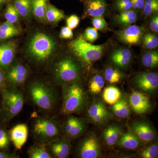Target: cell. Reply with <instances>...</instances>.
<instances>
[{
    "mask_svg": "<svg viewBox=\"0 0 158 158\" xmlns=\"http://www.w3.org/2000/svg\"><path fill=\"white\" fill-rule=\"evenodd\" d=\"M56 48V44L53 37L43 32H37L28 43L27 53L32 62L41 65L50 61Z\"/></svg>",
    "mask_w": 158,
    "mask_h": 158,
    "instance_id": "1",
    "label": "cell"
},
{
    "mask_svg": "<svg viewBox=\"0 0 158 158\" xmlns=\"http://www.w3.org/2000/svg\"><path fill=\"white\" fill-rule=\"evenodd\" d=\"M0 123L5 125L18 115L24 103L23 94L18 88L6 87L1 91Z\"/></svg>",
    "mask_w": 158,
    "mask_h": 158,
    "instance_id": "2",
    "label": "cell"
},
{
    "mask_svg": "<svg viewBox=\"0 0 158 158\" xmlns=\"http://www.w3.org/2000/svg\"><path fill=\"white\" fill-rule=\"evenodd\" d=\"M28 92L31 101L40 110L48 112L53 109L56 95L55 89L49 84L42 81H34L29 85Z\"/></svg>",
    "mask_w": 158,
    "mask_h": 158,
    "instance_id": "3",
    "label": "cell"
},
{
    "mask_svg": "<svg viewBox=\"0 0 158 158\" xmlns=\"http://www.w3.org/2000/svg\"><path fill=\"white\" fill-rule=\"evenodd\" d=\"M52 73L54 81L62 86L79 82L81 67L75 59L70 56H65L54 63Z\"/></svg>",
    "mask_w": 158,
    "mask_h": 158,
    "instance_id": "4",
    "label": "cell"
},
{
    "mask_svg": "<svg viewBox=\"0 0 158 158\" xmlns=\"http://www.w3.org/2000/svg\"><path fill=\"white\" fill-rule=\"evenodd\" d=\"M62 86V113L71 114L81 111L86 102V94L82 85L78 82Z\"/></svg>",
    "mask_w": 158,
    "mask_h": 158,
    "instance_id": "5",
    "label": "cell"
},
{
    "mask_svg": "<svg viewBox=\"0 0 158 158\" xmlns=\"http://www.w3.org/2000/svg\"><path fill=\"white\" fill-rule=\"evenodd\" d=\"M32 133L37 143L48 144L59 138L60 127L53 118L38 116L33 121Z\"/></svg>",
    "mask_w": 158,
    "mask_h": 158,
    "instance_id": "6",
    "label": "cell"
},
{
    "mask_svg": "<svg viewBox=\"0 0 158 158\" xmlns=\"http://www.w3.org/2000/svg\"><path fill=\"white\" fill-rule=\"evenodd\" d=\"M69 48L77 57L87 63L98 60L102 55L103 48L102 45H93L88 42L85 37L80 36L71 41Z\"/></svg>",
    "mask_w": 158,
    "mask_h": 158,
    "instance_id": "7",
    "label": "cell"
},
{
    "mask_svg": "<svg viewBox=\"0 0 158 158\" xmlns=\"http://www.w3.org/2000/svg\"><path fill=\"white\" fill-rule=\"evenodd\" d=\"M101 146L97 136L89 134L80 142L77 150L78 156L81 158H97L101 154Z\"/></svg>",
    "mask_w": 158,
    "mask_h": 158,
    "instance_id": "8",
    "label": "cell"
},
{
    "mask_svg": "<svg viewBox=\"0 0 158 158\" xmlns=\"http://www.w3.org/2000/svg\"><path fill=\"white\" fill-rule=\"evenodd\" d=\"M27 68L20 63L12 64L6 71V87L18 88L23 85L28 77Z\"/></svg>",
    "mask_w": 158,
    "mask_h": 158,
    "instance_id": "9",
    "label": "cell"
},
{
    "mask_svg": "<svg viewBox=\"0 0 158 158\" xmlns=\"http://www.w3.org/2000/svg\"><path fill=\"white\" fill-rule=\"evenodd\" d=\"M85 119L70 115L64 123L63 131L66 138L73 139L82 135L85 132Z\"/></svg>",
    "mask_w": 158,
    "mask_h": 158,
    "instance_id": "10",
    "label": "cell"
},
{
    "mask_svg": "<svg viewBox=\"0 0 158 158\" xmlns=\"http://www.w3.org/2000/svg\"><path fill=\"white\" fill-rule=\"evenodd\" d=\"M47 148L52 157L67 158L71 148V140L66 137H59L47 144Z\"/></svg>",
    "mask_w": 158,
    "mask_h": 158,
    "instance_id": "11",
    "label": "cell"
},
{
    "mask_svg": "<svg viewBox=\"0 0 158 158\" xmlns=\"http://www.w3.org/2000/svg\"><path fill=\"white\" fill-rule=\"evenodd\" d=\"M88 116L90 121L97 125L105 124L110 118V113L106 106L98 101L90 105L88 110Z\"/></svg>",
    "mask_w": 158,
    "mask_h": 158,
    "instance_id": "12",
    "label": "cell"
},
{
    "mask_svg": "<svg viewBox=\"0 0 158 158\" xmlns=\"http://www.w3.org/2000/svg\"><path fill=\"white\" fill-rule=\"evenodd\" d=\"M135 83L138 89L143 92H154L158 89V74L154 72L139 74L136 77Z\"/></svg>",
    "mask_w": 158,
    "mask_h": 158,
    "instance_id": "13",
    "label": "cell"
},
{
    "mask_svg": "<svg viewBox=\"0 0 158 158\" xmlns=\"http://www.w3.org/2000/svg\"><path fill=\"white\" fill-rule=\"evenodd\" d=\"M130 129L142 143L148 144L155 138L154 130L149 124L144 122L134 123L130 126Z\"/></svg>",
    "mask_w": 158,
    "mask_h": 158,
    "instance_id": "14",
    "label": "cell"
},
{
    "mask_svg": "<svg viewBox=\"0 0 158 158\" xmlns=\"http://www.w3.org/2000/svg\"><path fill=\"white\" fill-rule=\"evenodd\" d=\"M129 103L133 111L138 114L147 113L152 108L149 98L144 94L139 91H134L131 94Z\"/></svg>",
    "mask_w": 158,
    "mask_h": 158,
    "instance_id": "15",
    "label": "cell"
},
{
    "mask_svg": "<svg viewBox=\"0 0 158 158\" xmlns=\"http://www.w3.org/2000/svg\"><path fill=\"white\" fill-rule=\"evenodd\" d=\"M143 29L137 25H132L118 33V39L128 45L138 44L141 41L143 34Z\"/></svg>",
    "mask_w": 158,
    "mask_h": 158,
    "instance_id": "16",
    "label": "cell"
},
{
    "mask_svg": "<svg viewBox=\"0 0 158 158\" xmlns=\"http://www.w3.org/2000/svg\"><path fill=\"white\" fill-rule=\"evenodd\" d=\"M15 49L16 45L14 41H6L0 44V67L5 71L13 62Z\"/></svg>",
    "mask_w": 158,
    "mask_h": 158,
    "instance_id": "17",
    "label": "cell"
},
{
    "mask_svg": "<svg viewBox=\"0 0 158 158\" xmlns=\"http://www.w3.org/2000/svg\"><path fill=\"white\" fill-rule=\"evenodd\" d=\"M10 140L16 149L20 150L25 144L28 135V128L25 123L15 125L9 132Z\"/></svg>",
    "mask_w": 158,
    "mask_h": 158,
    "instance_id": "18",
    "label": "cell"
},
{
    "mask_svg": "<svg viewBox=\"0 0 158 158\" xmlns=\"http://www.w3.org/2000/svg\"><path fill=\"white\" fill-rule=\"evenodd\" d=\"M123 133L122 130L118 126L114 124L109 126L102 134L105 144L109 147L116 145Z\"/></svg>",
    "mask_w": 158,
    "mask_h": 158,
    "instance_id": "19",
    "label": "cell"
},
{
    "mask_svg": "<svg viewBox=\"0 0 158 158\" xmlns=\"http://www.w3.org/2000/svg\"><path fill=\"white\" fill-rule=\"evenodd\" d=\"M142 143L131 131L123 133L117 144L119 147L125 149L135 150L139 148Z\"/></svg>",
    "mask_w": 158,
    "mask_h": 158,
    "instance_id": "20",
    "label": "cell"
},
{
    "mask_svg": "<svg viewBox=\"0 0 158 158\" xmlns=\"http://www.w3.org/2000/svg\"><path fill=\"white\" fill-rule=\"evenodd\" d=\"M132 54L127 48L117 50L112 54L111 60L114 65L120 67L127 66L131 62Z\"/></svg>",
    "mask_w": 158,
    "mask_h": 158,
    "instance_id": "21",
    "label": "cell"
},
{
    "mask_svg": "<svg viewBox=\"0 0 158 158\" xmlns=\"http://www.w3.org/2000/svg\"><path fill=\"white\" fill-rule=\"evenodd\" d=\"M20 33L19 29L14 24L6 21L0 24V42L19 35Z\"/></svg>",
    "mask_w": 158,
    "mask_h": 158,
    "instance_id": "22",
    "label": "cell"
},
{
    "mask_svg": "<svg viewBox=\"0 0 158 158\" xmlns=\"http://www.w3.org/2000/svg\"><path fill=\"white\" fill-rule=\"evenodd\" d=\"M28 155L30 158H52L47 148V144L37 143L32 145L28 149Z\"/></svg>",
    "mask_w": 158,
    "mask_h": 158,
    "instance_id": "23",
    "label": "cell"
},
{
    "mask_svg": "<svg viewBox=\"0 0 158 158\" xmlns=\"http://www.w3.org/2000/svg\"><path fill=\"white\" fill-rule=\"evenodd\" d=\"M112 110L113 114L118 118H126L130 114L129 106L125 98L119 99L113 105Z\"/></svg>",
    "mask_w": 158,
    "mask_h": 158,
    "instance_id": "24",
    "label": "cell"
},
{
    "mask_svg": "<svg viewBox=\"0 0 158 158\" xmlns=\"http://www.w3.org/2000/svg\"><path fill=\"white\" fill-rule=\"evenodd\" d=\"M106 4L103 0H92L88 3L87 12L93 17L102 16L105 13Z\"/></svg>",
    "mask_w": 158,
    "mask_h": 158,
    "instance_id": "25",
    "label": "cell"
},
{
    "mask_svg": "<svg viewBox=\"0 0 158 158\" xmlns=\"http://www.w3.org/2000/svg\"><path fill=\"white\" fill-rule=\"evenodd\" d=\"M48 0H31V11L37 19L45 20Z\"/></svg>",
    "mask_w": 158,
    "mask_h": 158,
    "instance_id": "26",
    "label": "cell"
},
{
    "mask_svg": "<svg viewBox=\"0 0 158 158\" xmlns=\"http://www.w3.org/2000/svg\"><path fill=\"white\" fill-rule=\"evenodd\" d=\"M12 4L17 10L21 17L28 19L31 16V0H12Z\"/></svg>",
    "mask_w": 158,
    "mask_h": 158,
    "instance_id": "27",
    "label": "cell"
},
{
    "mask_svg": "<svg viewBox=\"0 0 158 158\" xmlns=\"http://www.w3.org/2000/svg\"><path fill=\"white\" fill-rule=\"evenodd\" d=\"M64 19L65 15L62 11L48 3L45 12V20L51 23H55Z\"/></svg>",
    "mask_w": 158,
    "mask_h": 158,
    "instance_id": "28",
    "label": "cell"
},
{
    "mask_svg": "<svg viewBox=\"0 0 158 158\" xmlns=\"http://www.w3.org/2000/svg\"><path fill=\"white\" fill-rule=\"evenodd\" d=\"M121 93L116 87L110 86L104 89L103 98L106 103L113 105L118 101L121 98Z\"/></svg>",
    "mask_w": 158,
    "mask_h": 158,
    "instance_id": "29",
    "label": "cell"
},
{
    "mask_svg": "<svg viewBox=\"0 0 158 158\" xmlns=\"http://www.w3.org/2000/svg\"><path fill=\"white\" fill-rule=\"evenodd\" d=\"M116 19L117 22L122 25L129 26L137 21V15L132 10L124 11L117 15Z\"/></svg>",
    "mask_w": 158,
    "mask_h": 158,
    "instance_id": "30",
    "label": "cell"
},
{
    "mask_svg": "<svg viewBox=\"0 0 158 158\" xmlns=\"http://www.w3.org/2000/svg\"><path fill=\"white\" fill-rule=\"evenodd\" d=\"M105 84L104 79L100 75H96L92 78L89 85V90L94 95L101 92Z\"/></svg>",
    "mask_w": 158,
    "mask_h": 158,
    "instance_id": "31",
    "label": "cell"
},
{
    "mask_svg": "<svg viewBox=\"0 0 158 158\" xmlns=\"http://www.w3.org/2000/svg\"><path fill=\"white\" fill-rule=\"evenodd\" d=\"M6 21L11 23H16L19 20L20 15L12 3H7L4 13Z\"/></svg>",
    "mask_w": 158,
    "mask_h": 158,
    "instance_id": "32",
    "label": "cell"
},
{
    "mask_svg": "<svg viewBox=\"0 0 158 158\" xmlns=\"http://www.w3.org/2000/svg\"><path fill=\"white\" fill-rule=\"evenodd\" d=\"M123 77V74L116 69L107 68L105 72V79L110 84H116L121 81Z\"/></svg>",
    "mask_w": 158,
    "mask_h": 158,
    "instance_id": "33",
    "label": "cell"
},
{
    "mask_svg": "<svg viewBox=\"0 0 158 158\" xmlns=\"http://www.w3.org/2000/svg\"><path fill=\"white\" fill-rule=\"evenodd\" d=\"M143 65L148 68H154L158 64V53L156 51H151L146 53L141 59Z\"/></svg>",
    "mask_w": 158,
    "mask_h": 158,
    "instance_id": "34",
    "label": "cell"
},
{
    "mask_svg": "<svg viewBox=\"0 0 158 158\" xmlns=\"http://www.w3.org/2000/svg\"><path fill=\"white\" fill-rule=\"evenodd\" d=\"M140 156L143 158H156L158 156V146L152 144L144 148L140 153Z\"/></svg>",
    "mask_w": 158,
    "mask_h": 158,
    "instance_id": "35",
    "label": "cell"
},
{
    "mask_svg": "<svg viewBox=\"0 0 158 158\" xmlns=\"http://www.w3.org/2000/svg\"><path fill=\"white\" fill-rule=\"evenodd\" d=\"M10 141L9 132L4 128L0 127V150L7 151Z\"/></svg>",
    "mask_w": 158,
    "mask_h": 158,
    "instance_id": "36",
    "label": "cell"
},
{
    "mask_svg": "<svg viewBox=\"0 0 158 158\" xmlns=\"http://www.w3.org/2000/svg\"><path fill=\"white\" fill-rule=\"evenodd\" d=\"M143 13L148 15L156 12L158 10V0H147L143 7Z\"/></svg>",
    "mask_w": 158,
    "mask_h": 158,
    "instance_id": "37",
    "label": "cell"
},
{
    "mask_svg": "<svg viewBox=\"0 0 158 158\" xmlns=\"http://www.w3.org/2000/svg\"><path fill=\"white\" fill-rule=\"evenodd\" d=\"M144 44L145 47L153 49L157 47L158 38L155 34L147 33L144 35Z\"/></svg>",
    "mask_w": 158,
    "mask_h": 158,
    "instance_id": "38",
    "label": "cell"
},
{
    "mask_svg": "<svg viewBox=\"0 0 158 158\" xmlns=\"http://www.w3.org/2000/svg\"><path fill=\"white\" fill-rule=\"evenodd\" d=\"M97 30L94 28L89 27L86 29L85 33V38L87 41L93 42L98 38Z\"/></svg>",
    "mask_w": 158,
    "mask_h": 158,
    "instance_id": "39",
    "label": "cell"
},
{
    "mask_svg": "<svg viewBox=\"0 0 158 158\" xmlns=\"http://www.w3.org/2000/svg\"><path fill=\"white\" fill-rule=\"evenodd\" d=\"M92 24L96 30L102 31L107 27V24L103 18L102 16L94 17L92 20Z\"/></svg>",
    "mask_w": 158,
    "mask_h": 158,
    "instance_id": "40",
    "label": "cell"
},
{
    "mask_svg": "<svg viewBox=\"0 0 158 158\" xmlns=\"http://www.w3.org/2000/svg\"><path fill=\"white\" fill-rule=\"evenodd\" d=\"M80 23L79 17L75 15H71L66 19L67 27L71 30L76 28Z\"/></svg>",
    "mask_w": 158,
    "mask_h": 158,
    "instance_id": "41",
    "label": "cell"
},
{
    "mask_svg": "<svg viewBox=\"0 0 158 158\" xmlns=\"http://www.w3.org/2000/svg\"><path fill=\"white\" fill-rule=\"evenodd\" d=\"M117 8L122 11H127L132 8L131 0H119L117 3Z\"/></svg>",
    "mask_w": 158,
    "mask_h": 158,
    "instance_id": "42",
    "label": "cell"
},
{
    "mask_svg": "<svg viewBox=\"0 0 158 158\" xmlns=\"http://www.w3.org/2000/svg\"><path fill=\"white\" fill-rule=\"evenodd\" d=\"M59 36L62 39H71L73 36L72 30L67 27H63L61 29Z\"/></svg>",
    "mask_w": 158,
    "mask_h": 158,
    "instance_id": "43",
    "label": "cell"
},
{
    "mask_svg": "<svg viewBox=\"0 0 158 158\" xmlns=\"http://www.w3.org/2000/svg\"><path fill=\"white\" fill-rule=\"evenodd\" d=\"M6 87V71L0 67V92Z\"/></svg>",
    "mask_w": 158,
    "mask_h": 158,
    "instance_id": "44",
    "label": "cell"
},
{
    "mask_svg": "<svg viewBox=\"0 0 158 158\" xmlns=\"http://www.w3.org/2000/svg\"><path fill=\"white\" fill-rule=\"evenodd\" d=\"M151 29L154 32H155L156 33L158 32V15H156L154 16L152 19L151 21L150 24Z\"/></svg>",
    "mask_w": 158,
    "mask_h": 158,
    "instance_id": "45",
    "label": "cell"
},
{
    "mask_svg": "<svg viewBox=\"0 0 158 158\" xmlns=\"http://www.w3.org/2000/svg\"><path fill=\"white\" fill-rule=\"evenodd\" d=\"M133 7L135 9H142L144 7V0H131Z\"/></svg>",
    "mask_w": 158,
    "mask_h": 158,
    "instance_id": "46",
    "label": "cell"
},
{
    "mask_svg": "<svg viewBox=\"0 0 158 158\" xmlns=\"http://www.w3.org/2000/svg\"><path fill=\"white\" fill-rule=\"evenodd\" d=\"M19 157L14 154L8 152L7 151L0 150V158H16Z\"/></svg>",
    "mask_w": 158,
    "mask_h": 158,
    "instance_id": "47",
    "label": "cell"
},
{
    "mask_svg": "<svg viewBox=\"0 0 158 158\" xmlns=\"http://www.w3.org/2000/svg\"><path fill=\"white\" fill-rule=\"evenodd\" d=\"M8 0H0V12L2 10L3 7L8 3Z\"/></svg>",
    "mask_w": 158,
    "mask_h": 158,
    "instance_id": "48",
    "label": "cell"
}]
</instances>
